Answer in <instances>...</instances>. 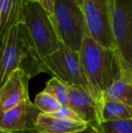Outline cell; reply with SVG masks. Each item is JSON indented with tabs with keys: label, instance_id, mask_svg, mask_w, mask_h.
Wrapping results in <instances>:
<instances>
[{
	"label": "cell",
	"instance_id": "cell-20",
	"mask_svg": "<svg viewBox=\"0 0 132 133\" xmlns=\"http://www.w3.org/2000/svg\"><path fill=\"white\" fill-rule=\"evenodd\" d=\"M40 2L42 3V5H44V7L50 13V14L51 15L53 14L54 0H40Z\"/></svg>",
	"mask_w": 132,
	"mask_h": 133
},
{
	"label": "cell",
	"instance_id": "cell-13",
	"mask_svg": "<svg viewBox=\"0 0 132 133\" xmlns=\"http://www.w3.org/2000/svg\"><path fill=\"white\" fill-rule=\"evenodd\" d=\"M132 119V106L117 101L104 100L100 107V121Z\"/></svg>",
	"mask_w": 132,
	"mask_h": 133
},
{
	"label": "cell",
	"instance_id": "cell-4",
	"mask_svg": "<svg viewBox=\"0 0 132 133\" xmlns=\"http://www.w3.org/2000/svg\"><path fill=\"white\" fill-rule=\"evenodd\" d=\"M111 29L120 75L132 82V0H110Z\"/></svg>",
	"mask_w": 132,
	"mask_h": 133
},
{
	"label": "cell",
	"instance_id": "cell-10",
	"mask_svg": "<svg viewBox=\"0 0 132 133\" xmlns=\"http://www.w3.org/2000/svg\"><path fill=\"white\" fill-rule=\"evenodd\" d=\"M69 107L87 124L97 128L100 127V104L90 92L79 88L70 87Z\"/></svg>",
	"mask_w": 132,
	"mask_h": 133
},
{
	"label": "cell",
	"instance_id": "cell-9",
	"mask_svg": "<svg viewBox=\"0 0 132 133\" xmlns=\"http://www.w3.org/2000/svg\"><path fill=\"white\" fill-rule=\"evenodd\" d=\"M31 78L22 70L11 74L0 90V111L5 112L28 100V82Z\"/></svg>",
	"mask_w": 132,
	"mask_h": 133
},
{
	"label": "cell",
	"instance_id": "cell-14",
	"mask_svg": "<svg viewBox=\"0 0 132 133\" xmlns=\"http://www.w3.org/2000/svg\"><path fill=\"white\" fill-rule=\"evenodd\" d=\"M104 100L117 101L132 106V82L120 75L107 90Z\"/></svg>",
	"mask_w": 132,
	"mask_h": 133
},
{
	"label": "cell",
	"instance_id": "cell-1",
	"mask_svg": "<svg viewBox=\"0 0 132 133\" xmlns=\"http://www.w3.org/2000/svg\"><path fill=\"white\" fill-rule=\"evenodd\" d=\"M1 86L16 70H22L30 78L46 72L41 57L25 22L15 25L1 39Z\"/></svg>",
	"mask_w": 132,
	"mask_h": 133
},
{
	"label": "cell",
	"instance_id": "cell-5",
	"mask_svg": "<svg viewBox=\"0 0 132 133\" xmlns=\"http://www.w3.org/2000/svg\"><path fill=\"white\" fill-rule=\"evenodd\" d=\"M24 22L43 59L60 49L62 42L52 21L51 14L40 0H25Z\"/></svg>",
	"mask_w": 132,
	"mask_h": 133
},
{
	"label": "cell",
	"instance_id": "cell-18",
	"mask_svg": "<svg viewBox=\"0 0 132 133\" xmlns=\"http://www.w3.org/2000/svg\"><path fill=\"white\" fill-rule=\"evenodd\" d=\"M50 116H53V117H56V118H62V119H71V121H83L81 119V117L69 106L62 107L58 111L51 114Z\"/></svg>",
	"mask_w": 132,
	"mask_h": 133
},
{
	"label": "cell",
	"instance_id": "cell-16",
	"mask_svg": "<svg viewBox=\"0 0 132 133\" xmlns=\"http://www.w3.org/2000/svg\"><path fill=\"white\" fill-rule=\"evenodd\" d=\"M33 104L41 113L46 114V115H51L58 111L62 108V105L54 97L45 92L44 91L39 92L35 96Z\"/></svg>",
	"mask_w": 132,
	"mask_h": 133
},
{
	"label": "cell",
	"instance_id": "cell-8",
	"mask_svg": "<svg viewBox=\"0 0 132 133\" xmlns=\"http://www.w3.org/2000/svg\"><path fill=\"white\" fill-rule=\"evenodd\" d=\"M40 111L30 99L15 108L1 112L0 132L17 133L34 130Z\"/></svg>",
	"mask_w": 132,
	"mask_h": 133
},
{
	"label": "cell",
	"instance_id": "cell-15",
	"mask_svg": "<svg viewBox=\"0 0 132 133\" xmlns=\"http://www.w3.org/2000/svg\"><path fill=\"white\" fill-rule=\"evenodd\" d=\"M45 92L53 96L62 107L69 106V91L70 87L64 82H61L57 78L53 77L46 82L45 88L44 89Z\"/></svg>",
	"mask_w": 132,
	"mask_h": 133
},
{
	"label": "cell",
	"instance_id": "cell-7",
	"mask_svg": "<svg viewBox=\"0 0 132 133\" xmlns=\"http://www.w3.org/2000/svg\"><path fill=\"white\" fill-rule=\"evenodd\" d=\"M81 7L89 35L104 47L115 50L111 29L110 0H84Z\"/></svg>",
	"mask_w": 132,
	"mask_h": 133
},
{
	"label": "cell",
	"instance_id": "cell-6",
	"mask_svg": "<svg viewBox=\"0 0 132 133\" xmlns=\"http://www.w3.org/2000/svg\"><path fill=\"white\" fill-rule=\"evenodd\" d=\"M44 63L46 74L57 78L69 87L79 88L91 93L90 86L81 66L79 52L73 51L62 43L60 49L44 58Z\"/></svg>",
	"mask_w": 132,
	"mask_h": 133
},
{
	"label": "cell",
	"instance_id": "cell-17",
	"mask_svg": "<svg viewBox=\"0 0 132 133\" xmlns=\"http://www.w3.org/2000/svg\"><path fill=\"white\" fill-rule=\"evenodd\" d=\"M100 128L101 133H132V119L101 122Z\"/></svg>",
	"mask_w": 132,
	"mask_h": 133
},
{
	"label": "cell",
	"instance_id": "cell-2",
	"mask_svg": "<svg viewBox=\"0 0 132 133\" xmlns=\"http://www.w3.org/2000/svg\"><path fill=\"white\" fill-rule=\"evenodd\" d=\"M79 53L91 93L101 107L105 92L121 74L117 54L90 35L84 38Z\"/></svg>",
	"mask_w": 132,
	"mask_h": 133
},
{
	"label": "cell",
	"instance_id": "cell-3",
	"mask_svg": "<svg viewBox=\"0 0 132 133\" xmlns=\"http://www.w3.org/2000/svg\"><path fill=\"white\" fill-rule=\"evenodd\" d=\"M51 18L61 42L80 52L83 40L89 35L81 5L76 0H54Z\"/></svg>",
	"mask_w": 132,
	"mask_h": 133
},
{
	"label": "cell",
	"instance_id": "cell-22",
	"mask_svg": "<svg viewBox=\"0 0 132 133\" xmlns=\"http://www.w3.org/2000/svg\"><path fill=\"white\" fill-rule=\"evenodd\" d=\"M77 1V3L79 4L80 5H82V4H83V2H84V0H76Z\"/></svg>",
	"mask_w": 132,
	"mask_h": 133
},
{
	"label": "cell",
	"instance_id": "cell-23",
	"mask_svg": "<svg viewBox=\"0 0 132 133\" xmlns=\"http://www.w3.org/2000/svg\"><path fill=\"white\" fill-rule=\"evenodd\" d=\"M0 133H5V132H0Z\"/></svg>",
	"mask_w": 132,
	"mask_h": 133
},
{
	"label": "cell",
	"instance_id": "cell-21",
	"mask_svg": "<svg viewBox=\"0 0 132 133\" xmlns=\"http://www.w3.org/2000/svg\"><path fill=\"white\" fill-rule=\"evenodd\" d=\"M17 133H39L36 130H29V131H24V132H17Z\"/></svg>",
	"mask_w": 132,
	"mask_h": 133
},
{
	"label": "cell",
	"instance_id": "cell-11",
	"mask_svg": "<svg viewBox=\"0 0 132 133\" xmlns=\"http://www.w3.org/2000/svg\"><path fill=\"white\" fill-rule=\"evenodd\" d=\"M87 126L83 121L56 118L53 116L39 113L35 125V130L39 133H71L82 130Z\"/></svg>",
	"mask_w": 132,
	"mask_h": 133
},
{
	"label": "cell",
	"instance_id": "cell-12",
	"mask_svg": "<svg viewBox=\"0 0 132 133\" xmlns=\"http://www.w3.org/2000/svg\"><path fill=\"white\" fill-rule=\"evenodd\" d=\"M25 0H0L1 39L13 26L24 22Z\"/></svg>",
	"mask_w": 132,
	"mask_h": 133
},
{
	"label": "cell",
	"instance_id": "cell-19",
	"mask_svg": "<svg viewBox=\"0 0 132 133\" xmlns=\"http://www.w3.org/2000/svg\"><path fill=\"white\" fill-rule=\"evenodd\" d=\"M71 133H101V131H100V128H97V127L93 126V125L87 124V126L84 129H82V130H77V131L71 132Z\"/></svg>",
	"mask_w": 132,
	"mask_h": 133
}]
</instances>
